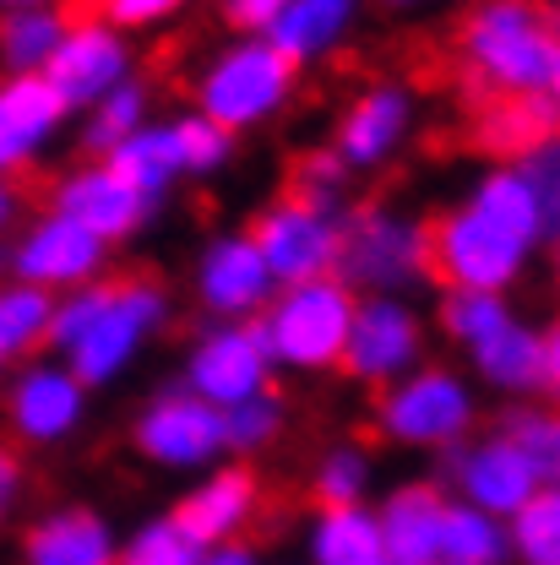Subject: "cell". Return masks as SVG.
I'll return each mask as SVG.
<instances>
[{
  "mask_svg": "<svg viewBox=\"0 0 560 565\" xmlns=\"http://www.w3.org/2000/svg\"><path fill=\"white\" fill-rule=\"evenodd\" d=\"M305 550L310 565H387V544L370 505H316Z\"/></svg>",
  "mask_w": 560,
  "mask_h": 565,
  "instance_id": "cell-26",
  "label": "cell"
},
{
  "mask_svg": "<svg viewBox=\"0 0 560 565\" xmlns=\"http://www.w3.org/2000/svg\"><path fill=\"white\" fill-rule=\"evenodd\" d=\"M364 0H288L283 17L267 28V44L278 50L288 66H316L327 55H338L359 28Z\"/></svg>",
  "mask_w": 560,
  "mask_h": 565,
  "instance_id": "cell-24",
  "label": "cell"
},
{
  "mask_svg": "<svg viewBox=\"0 0 560 565\" xmlns=\"http://www.w3.org/2000/svg\"><path fill=\"white\" fill-rule=\"evenodd\" d=\"M511 561V539H506V522L479 511V505H463V500H446V516H441V565H506Z\"/></svg>",
  "mask_w": 560,
  "mask_h": 565,
  "instance_id": "cell-32",
  "label": "cell"
},
{
  "mask_svg": "<svg viewBox=\"0 0 560 565\" xmlns=\"http://www.w3.org/2000/svg\"><path fill=\"white\" fill-rule=\"evenodd\" d=\"M169 321H175L169 282H158L152 273L98 278L55 299L50 353L87 392H98V386H115Z\"/></svg>",
  "mask_w": 560,
  "mask_h": 565,
  "instance_id": "cell-1",
  "label": "cell"
},
{
  "mask_svg": "<svg viewBox=\"0 0 560 565\" xmlns=\"http://www.w3.org/2000/svg\"><path fill=\"white\" fill-rule=\"evenodd\" d=\"M376 484V468H370V451L353 446V440H338L316 457L310 468V494L316 505H364V494Z\"/></svg>",
  "mask_w": 560,
  "mask_h": 565,
  "instance_id": "cell-37",
  "label": "cell"
},
{
  "mask_svg": "<svg viewBox=\"0 0 560 565\" xmlns=\"http://www.w3.org/2000/svg\"><path fill=\"white\" fill-rule=\"evenodd\" d=\"M22 494H28V462H22V451L11 440H0V527L17 516Z\"/></svg>",
  "mask_w": 560,
  "mask_h": 565,
  "instance_id": "cell-44",
  "label": "cell"
},
{
  "mask_svg": "<svg viewBox=\"0 0 560 565\" xmlns=\"http://www.w3.org/2000/svg\"><path fill=\"white\" fill-rule=\"evenodd\" d=\"M197 565H267V561H262V550H256V544L234 539V544H212V550H202V561Z\"/></svg>",
  "mask_w": 560,
  "mask_h": 565,
  "instance_id": "cell-46",
  "label": "cell"
},
{
  "mask_svg": "<svg viewBox=\"0 0 560 565\" xmlns=\"http://www.w3.org/2000/svg\"><path fill=\"white\" fill-rule=\"evenodd\" d=\"M376 6H387V11H430L441 0H376Z\"/></svg>",
  "mask_w": 560,
  "mask_h": 565,
  "instance_id": "cell-48",
  "label": "cell"
},
{
  "mask_svg": "<svg viewBox=\"0 0 560 565\" xmlns=\"http://www.w3.org/2000/svg\"><path fill=\"white\" fill-rule=\"evenodd\" d=\"M28 6H55V0H0V17L6 11H28Z\"/></svg>",
  "mask_w": 560,
  "mask_h": 565,
  "instance_id": "cell-49",
  "label": "cell"
},
{
  "mask_svg": "<svg viewBox=\"0 0 560 565\" xmlns=\"http://www.w3.org/2000/svg\"><path fill=\"white\" fill-rule=\"evenodd\" d=\"M349 185H353V174L338 163V152H332V147H316V152H299V158H294L283 191H288L294 202H305V207L327 212V217H344V212H349Z\"/></svg>",
  "mask_w": 560,
  "mask_h": 565,
  "instance_id": "cell-38",
  "label": "cell"
},
{
  "mask_svg": "<svg viewBox=\"0 0 560 565\" xmlns=\"http://www.w3.org/2000/svg\"><path fill=\"white\" fill-rule=\"evenodd\" d=\"M186 0H104V22L120 28V33H141V28H158L180 11Z\"/></svg>",
  "mask_w": 560,
  "mask_h": 565,
  "instance_id": "cell-42",
  "label": "cell"
},
{
  "mask_svg": "<svg viewBox=\"0 0 560 565\" xmlns=\"http://www.w3.org/2000/svg\"><path fill=\"white\" fill-rule=\"evenodd\" d=\"M545 98L556 104V115H560V61H556V76H550V87H545Z\"/></svg>",
  "mask_w": 560,
  "mask_h": 565,
  "instance_id": "cell-50",
  "label": "cell"
},
{
  "mask_svg": "<svg viewBox=\"0 0 560 565\" xmlns=\"http://www.w3.org/2000/svg\"><path fill=\"white\" fill-rule=\"evenodd\" d=\"M273 359L262 349L256 327L251 321H208L191 343H186V359H180V386L191 397L212 403L218 414L240 408L245 397L267 392L273 386Z\"/></svg>",
  "mask_w": 560,
  "mask_h": 565,
  "instance_id": "cell-11",
  "label": "cell"
},
{
  "mask_svg": "<svg viewBox=\"0 0 560 565\" xmlns=\"http://www.w3.org/2000/svg\"><path fill=\"white\" fill-rule=\"evenodd\" d=\"M446 500L452 494L430 479H409V484H392L381 494L376 511V527H381V544H387V565H441V516H446Z\"/></svg>",
  "mask_w": 560,
  "mask_h": 565,
  "instance_id": "cell-22",
  "label": "cell"
},
{
  "mask_svg": "<svg viewBox=\"0 0 560 565\" xmlns=\"http://www.w3.org/2000/svg\"><path fill=\"white\" fill-rule=\"evenodd\" d=\"M430 349V321L414 299L398 294H359L353 299V321H349V343H344V375L381 392L392 381H403L409 370L424 364Z\"/></svg>",
  "mask_w": 560,
  "mask_h": 565,
  "instance_id": "cell-9",
  "label": "cell"
},
{
  "mask_svg": "<svg viewBox=\"0 0 560 565\" xmlns=\"http://www.w3.org/2000/svg\"><path fill=\"white\" fill-rule=\"evenodd\" d=\"M560 131L556 104L545 93H522V98H485L468 109V141L479 152H490L495 163H517L522 152H533L545 137Z\"/></svg>",
  "mask_w": 560,
  "mask_h": 565,
  "instance_id": "cell-25",
  "label": "cell"
},
{
  "mask_svg": "<svg viewBox=\"0 0 560 565\" xmlns=\"http://www.w3.org/2000/svg\"><path fill=\"white\" fill-rule=\"evenodd\" d=\"M452 50L468 109L485 98L545 93L560 61V17L545 0H468Z\"/></svg>",
  "mask_w": 560,
  "mask_h": 565,
  "instance_id": "cell-2",
  "label": "cell"
},
{
  "mask_svg": "<svg viewBox=\"0 0 560 565\" xmlns=\"http://www.w3.org/2000/svg\"><path fill=\"white\" fill-rule=\"evenodd\" d=\"M332 278L353 294L414 299L430 282V223L387 202H349L338 217V267Z\"/></svg>",
  "mask_w": 560,
  "mask_h": 565,
  "instance_id": "cell-4",
  "label": "cell"
},
{
  "mask_svg": "<svg viewBox=\"0 0 560 565\" xmlns=\"http://www.w3.org/2000/svg\"><path fill=\"white\" fill-rule=\"evenodd\" d=\"M517 169H522V180H528V191H533V202H539L545 239L560 245V131L556 137H545L533 152H522Z\"/></svg>",
  "mask_w": 560,
  "mask_h": 565,
  "instance_id": "cell-41",
  "label": "cell"
},
{
  "mask_svg": "<svg viewBox=\"0 0 560 565\" xmlns=\"http://www.w3.org/2000/svg\"><path fill=\"white\" fill-rule=\"evenodd\" d=\"M131 446H137L141 462H152L163 473H208L229 457L223 451V414L202 397H191L180 381L152 392L137 408Z\"/></svg>",
  "mask_w": 560,
  "mask_h": 565,
  "instance_id": "cell-10",
  "label": "cell"
},
{
  "mask_svg": "<svg viewBox=\"0 0 560 565\" xmlns=\"http://www.w3.org/2000/svg\"><path fill=\"white\" fill-rule=\"evenodd\" d=\"M169 141H175V163H180V180H212L234 163V141L223 126H212L208 115L186 109L169 120Z\"/></svg>",
  "mask_w": 560,
  "mask_h": 565,
  "instance_id": "cell-35",
  "label": "cell"
},
{
  "mask_svg": "<svg viewBox=\"0 0 560 565\" xmlns=\"http://www.w3.org/2000/svg\"><path fill=\"white\" fill-rule=\"evenodd\" d=\"M550 288H556V299H560V245H556V256H550Z\"/></svg>",
  "mask_w": 560,
  "mask_h": 565,
  "instance_id": "cell-51",
  "label": "cell"
},
{
  "mask_svg": "<svg viewBox=\"0 0 560 565\" xmlns=\"http://www.w3.org/2000/svg\"><path fill=\"white\" fill-rule=\"evenodd\" d=\"M93 392L71 375L61 359H22L6 375L0 392V419L17 451H55L87 424Z\"/></svg>",
  "mask_w": 560,
  "mask_h": 565,
  "instance_id": "cell-8",
  "label": "cell"
},
{
  "mask_svg": "<svg viewBox=\"0 0 560 565\" xmlns=\"http://www.w3.org/2000/svg\"><path fill=\"white\" fill-rule=\"evenodd\" d=\"M131 191H137L147 207L158 212L169 202L175 180H180V163H175V141H169V120H147L131 141H120L109 158H104Z\"/></svg>",
  "mask_w": 560,
  "mask_h": 565,
  "instance_id": "cell-27",
  "label": "cell"
},
{
  "mask_svg": "<svg viewBox=\"0 0 560 565\" xmlns=\"http://www.w3.org/2000/svg\"><path fill=\"white\" fill-rule=\"evenodd\" d=\"M152 120V87L131 76V82H120L115 93H104L93 109H87V120H82V152L87 158H109L120 141H131Z\"/></svg>",
  "mask_w": 560,
  "mask_h": 565,
  "instance_id": "cell-33",
  "label": "cell"
},
{
  "mask_svg": "<svg viewBox=\"0 0 560 565\" xmlns=\"http://www.w3.org/2000/svg\"><path fill=\"white\" fill-rule=\"evenodd\" d=\"M245 234L262 250V262H267L278 288L332 278V267H338V217L294 202L288 191H278L267 207L256 212Z\"/></svg>",
  "mask_w": 560,
  "mask_h": 565,
  "instance_id": "cell-13",
  "label": "cell"
},
{
  "mask_svg": "<svg viewBox=\"0 0 560 565\" xmlns=\"http://www.w3.org/2000/svg\"><path fill=\"white\" fill-rule=\"evenodd\" d=\"M191 294L208 321H256L267 310V299L278 294V282L245 228H223L197 250Z\"/></svg>",
  "mask_w": 560,
  "mask_h": 565,
  "instance_id": "cell-15",
  "label": "cell"
},
{
  "mask_svg": "<svg viewBox=\"0 0 560 565\" xmlns=\"http://www.w3.org/2000/svg\"><path fill=\"white\" fill-rule=\"evenodd\" d=\"M517 310L506 305V294H474V288H446L435 305V327L441 338H452L457 349L468 353L474 343H485L500 321H511Z\"/></svg>",
  "mask_w": 560,
  "mask_h": 565,
  "instance_id": "cell-36",
  "label": "cell"
},
{
  "mask_svg": "<svg viewBox=\"0 0 560 565\" xmlns=\"http://www.w3.org/2000/svg\"><path fill=\"white\" fill-rule=\"evenodd\" d=\"M17 223H22V191H17V180H0V239H6Z\"/></svg>",
  "mask_w": 560,
  "mask_h": 565,
  "instance_id": "cell-47",
  "label": "cell"
},
{
  "mask_svg": "<svg viewBox=\"0 0 560 565\" xmlns=\"http://www.w3.org/2000/svg\"><path fill=\"white\" fill-rule=\"evenodd\" d=\"M115 522L98 511V505H50L39 511L22 539H17V565H115Z\"/></svg>",
  "mask_w": 560,
  "mask_h": 565,
  "instance_id": "cell-21",
  "label": "cell"
},
{
  "mask_svg": "<svg viewBox=\"0 0 560 565\" xmlns=\"http://www.w3.org/2000/svg\"><path fill=\"white\" fill-rule=\"evenodd\" d=\"M468 370L490 392L511 397V403L539 397V381H545V327L539 321H522V316L500 321L485 343L468 349Z\"/></svg>",
  "mask_w": 560,
  "mask_h": 565,
  "instance_id": "cell-23",
  "label": "cell"
},
{
  "mask_svg": "<svg viewBox=\"0 0 560 565\" xmlns=\"http://www.w3.org/2000/svg\"><path fill=\"white\" fill-rule=\"evenodd\" d=\"M262 511H267V490H262L256 468H251V462H218V468H208L191 490L180 494V505H175L169 516H175L202 550H212V544L245 539V533L262 522Z\"/></svg>",
  "mask_w": 560,
  "mask_h": 565,
  "instance_id": "cell-18",
  "label": "cell"
},
{
  "mask_svg": "<svg viewBox=\"0 0 560 565\" xmlns=\"http://www.w3.org/2000/svg\"><path fill=\"white\" fill-rule=\"evenodd\" d=\"M288 0H223V22L240 33V39H267V28L283 17Z\"/></svg>",
  "mask_w": 560,
  "mask_h": 565,
  "instance_id": "cell-43",
  "label": "cell"
},
{
  "mask_svg": "<svg viewBox=\"0 0 560 565\" xmlns=\"http://www.w3.org/2000/svg\"><path fill=\"white\" fill-rule=\"evenodd\" d=\"M202 561V544L163 511V516H147L131 533H120L115 544V565H197Z\"/></svg>",
  "mask_w": 560,
  "mask_h": 565,
  "instance_id": "cell-39",
  "label": "cell"
},
{
  "mask_svg": "<svg viewBox=\"0 0 560 565\" xmlns=\"http://www.w3.org/2000/svg\"><path fill=\"white\" fill-rule=\"evenodd\" d=\"M71 17L61 6H28L0 17V76H44L50 55L61 50Z\"/></svg>",
  "mask_w": 560,
  "mask_h": 565,
  "instance_id": "cell-28",
  "label": "cell"
},
{
  "mask_svg": "<svg viewBox=\"0 0 560 565\" xmlns=\"http://www.w3.org/2000/svg\"><path fill=\"white\" fill-rule=\"evenodd\" d=\"M50 316H55V294L28 282H0V370L50 349Z\"/></svg>",
  "mask_w": 560,
  "mask_h": 565,
  "instance_id": "cell-31",
  "label": "cell"
},
{
  "mask_svg": "<svg viewBox=\"0 0 560 565\" xmlns=\"http://www.w3.org/2000/svg\"><path fill=\"white\" fill-rule=\"evenodd\" d=\"M370 429L376 440L398 446V451H457L463 440H474L479 429V392L463 370L452 364H430L409 370L403 381L381 386L370 403Z\"/></svg>",
  "mask_w": 560,
  "mask_h": 565,
  "instance_id": "cell-3",
  "label": "cell"
},
{
  "mask_svg": "<svg viewBox=\"0 0 560 565\" xmlns=\"http://www.w3.org/2000/svg\"><path fill=\"white\" fill-rule=\"evenodd\" d=\"M468 202L485 212V217H495L500 228H511L517 239H528V245L545 250V217H539V202H533V191H528V180H522L517 163H490L468 185Z\"/></svg>",
  "mask_w": 560,
  "mask_h": 565,
  "instance_id": "cell-30",
  "label": "cell"
},
{
  "mask_svg": "<svg viewBox=\"0 0 560 565\" xmlns=\"http://www.w3.org/2000/svg\"><path fill=\"white\" fill-rule=\"evenodd\" d=\"M495 435L539 473V484H560V408L556 403H539V397H522L511 403Z\"/></svg>",
  "mask_w": 560,
  "mask_h": 565,
  "instance_id": "cell-29",
  "label": "cell"
},
{
  "mask_svg": "<svg viewBox=\"0 0 560 565\" xmlns=\"http://www.w3.org/2000/svg\"><path fill=\"white\" fill-rule=\"evenodd\" d=\"M511 555L522 565H560V484H545L511 522H506Z\"/></svg>",
  "mask_w": 560,
  "mask_h": 565,
  "instance_id": "cell-40",
  "label": "cell"
},
{
  "mask_svg": "<svg viewBox=\"0 0 560 565\" xmlns=\"http://www.w3.org/2000/svg\"><path fill=\"white\" fill-rule=\"evenodd\" d=\"M424 223H430V282H446V288L511 294L539 256V245L500 228L468 196L457 207H446L441 217H424Z\"/></svg>",
  "mask_w": 560,
  "mask_h": 565,
  "instance_id": "cell-7",
  "label": "cell"
},
{
  "mask_svg": "<svg viewBox=\"0 0 560 565\" xmlns=\"http://www.w3.org/2000/svg\"><path fill=\"white\" fill-rule=\"evenodd\" d=\"M414 120H420V104H414V87L409 82H370L349 98V109L338 115L332 126V152L349 174H376L387 169L409 137H414Z\"/></svg>",
  "mask_w": 560,
  "mask_h": 565,
  "instance_id": "cell-14",
  "label": "cell"
},
{
  "mask_svg": "<svg viewBox=\"0 0 560 565\" xmlns=\"http://www.w3.org/2000/svg\"><path fill=\"white\" fill-rule=\"evenodd\" d=\"M50 212L71 217L76 228H87V234L104 239L109 250L126 245V239H137L141 228H147V217H152V207L141 202L137 191H131L104 158L71 163L66 174L50 185Z\"/></svg>",
  "mask_w": 560,
  "mask_h": 565,
  "instance_id": "cell-17",
  "label": "cell"
},
{
  "mask_svg": "<svg viewBox=\"0 0 560 565\" xmlns=\"http://www.w3.org/2000/svg\"><path fill=\"white\" fill-rule=\"evenodd\" d=\"M294 87H299V71L267 39H234L197 76V115H208L229 137H245L278 120Z\"/></svg>",
  "mask_w": 560,
  "mask_h": 565,
  "instance_id": "cell-6",
  "label": "cell"
},
{
  "mask_svg": "<svg viewBox=\"0 0 560 565\" xmlns=\"http://www.w3.org/2000/svg\"><path fill=\"white\" fill-rule=\"evenodd\" d=\"M137 76V55H131V39L120 28H109L104 17H87V22H71L61 50L50 55L44 66V82L61 93L71 115L93 109L104 93H115L120 82Z\"/></svg>",
  "mask_w": 560,
  "mask_h": 565,
  "instance_id": "cell-16",
  "label": "cell"
},
{
  "mask_svg": "<svg viewBox=\"0 0 560 565\" xmlns=\"http://www.w3.org/2000/svg\"><path fill=\"white\" fill-rule=\"evenodd\" d=\"M539 392L560 408V316L545 327V381H539Z\"/></svg>",
  "mask_w": 560,
  "mask_h": 565,
  "instance_id": "cell-45",
  "label": "cell"
},
{
  "mask_svg": "<svg viewBox=\"0 0 560 565\" xmlns=\"http://www.w3.org/2000/svg\"><path fill=\"white\" fill-rule=\"evenodd\" d=\"M109 267V245L93 239L87 228H76L61 212H39L17 228L11 250H6V273L11 282H28V288H44V294H71V288H87V282L104 278Z\"/></svg>",
  "mask_w": 560,
  "mask_h": 565,
  "instance_id": "cell-12",
  "label": "cell"
},
{
  "mask_svg": "<svg viewBox=\"0 0 560 565\" xmlns=\"http://www.w3.org/2000/svg\"><path fill=\"white\" fill-rule=\"evenodd\" d=\"M353 288L338 278L316 282H288L267 299V310L251 321L262 349L273 359V370H294V375H327L344 364V343H349L353 321Z\"/></svg>",
  "mask_w": 560,
  "mask_h": 565,
  "instance_id": "cell-5",
  "label": "cell"
},
{
  "mask_svg": "<svg viewBox=\"0 0 560 565\" xmlns=\"http://www.w3.org/2000/svg\"><path fill=\"white\" fill-rule=\"evenodd\" d=\"M288 435V403L278 397V386L245 397L240 408L223 414V451L240 462H256L267 451H278V440Z\"/></svg>",
  "mask_w": 560,
  "mask_h": 565,
  "instance_id": "cell-34",
  "label": "cell"
},
{
  "mask_svg": "<svg viewBox=\"0 0 560 565\" xmlns=\"http://www.w3.org/2000/svg\"><path fill=\"white\" fill-rule=\"evenodd\" d=\"M446 484H452V500L479 505V511H490L500 522H511L533 494L545 490L539 473H533L495 429L463 440L457 451H446Z\"/></svg>",
  "mask_w": 560,
  "mask_h": 565,
  "instance_id": "cell-19",
  "label": "cell"
},
{
  "mask_svg": "<svg viewBox=\"0 0 560 565\" xmlns=\"http://www.w3.org/2000/svg\"><path fill=\"white\" fill-rule=\"evenodd\" d=\"M71 126V109L44 76H0V180L28 174Z\"/></svg>",
  "mask_w": 560,
  "mask_h": 565,
  "instance_id": "cell-20",
  "label": "cell"
}]
</instances>
